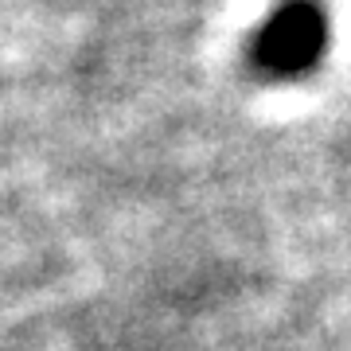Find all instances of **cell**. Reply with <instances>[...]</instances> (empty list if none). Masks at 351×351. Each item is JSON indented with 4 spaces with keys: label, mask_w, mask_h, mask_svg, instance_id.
<instances>
[{
    "label": "cell",
    "mask_w": 351,
    "mask_h": 351,
    "mask_svg": "<svg viewBox=\"0 0 351 351\" xmlns=\"http://www.w3.org/2000/svg\"><path fill=\"white\" fill-rule=\"evenodd\" d=\"M328 27L324 16L308 0H293L262 27L254 43V66L269 78H297L308 66H316L324 51Z\"/></svg>",
    "instance_id": "cell-1"
}]
</instances>
